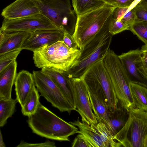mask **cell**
<instances>
[{"instance_id": "5", "label": "cell", "mask_w": 147, "mask_h": 147, "mask_svg": "<svg viewBox=\"0 0 147 147\" xmlns=\"http://www.w3.org/2000/svg\"><path fill=\"white\" fill-rule=\"evenodd\" d=\"M120 106L129 112L136 108L130 82L118 56L110 49L103 59Z\"/></svg>"}, {"instance_id": "21", "label": "cell", "mask_w": 147, "mask_h": 147, "mask_svg": "<svg viewBox=\"0 0 147 147\" xmlns=\"http://www.w3.org/2000/svg\"><path fill=\"white\" fill-rule=\"evenodd\" d=\"M129 116V112L121 106L113 112H110L109 129L114 136L123 128Z\"/></svg>"}, {"instance_id": "8", "label": "cell", "mask_w": 147, "mask_h": 147, "mask_svg": "<svg viewBox=\"0 0 147 147\" xmlns=\"http://www.w3.org/2000/svg\"><path fill=\"white\" fill-rule=\"evenodd\" d=\"M36 87L40 94L54 107L61 112L70 114L74 109L62 91L47 74L41 70L32 72Z\"/></svg>"}, {"instance_id": "33", "label": "cell", "mask_w": 147, "mask_h": 147, "mask_svg": "<svg viewBox=\"0 0 147 147\" xmlns=\"http://www.w3.org/2000/svg\"><path fill=\"white\" fill-rule=\"evenodd\" d=\"M106 3L116 7H129L136 0H103Z\"/></svg>"}, {"instance_id": "10", "label": "cell", "mask_w": 147, "mask_h": 147, "mask_svg": "<svg viewBox=\"0 0 147 147\" xmlns=\"http://www.w3.org/2000/svg\"><path fill=\"white\" fill-rule=\"evenodd\" d=\"M51 29H60L53 22L39 13L15 19H4L0 31L7 32L18 31L31 32L38 30Z\"/></svg>"}, {"instance_id": "38", "label": "cell", "mask_w": 147, "mask_h": 147, "mask_svg": "<svg viewBox=\"0 0 147 147\" xmlns=\"http://www.w3.org/2000/svg\"><path fill=\"white\" fill-rule=\"evenodd\" d=\"M144 67L147 73V60L142 61Z\"/></svg>"}, {"instance_id": "18", "label": "cell", "mask_w": 147, "mask_h": 147, "mask_svg": "<svg viewBox=\"0 0 147 147\" xmlns=\"http://www.w3.org/2000/svg\"><path fill=\"white\" fill-rule=\"evenodd\" d=\"M57 84L74 109L76 108L74 93L70 79L63 72L51 68L41 69Z\"/></svg>"}, {"instance_id": "12", "label": "cell", "mask_w": 147, "mask_h": 147, "mask_svg": "<svg viewBox=\"0 0 147 147\" xmlns=\"http://www.w3.org/2000/svg\"><path fill=\"white\" fill-rule=\"evenodd\" d=\"M118 56L130 82L147 87V73L143 66L140 50H130Z\"/></svg>"}, {"instance_id": "19", "label": "cell", "mask_w": 147, "mask_h": 147, "mask_svg": "<svg viewBox=\"0 0 147 147\" xmlns=\"http://www.w3.org/2000/svg\"><path fill=\"white\" fill-rule=\"evenodd\" d=\"M17 68L15 61L0 72V99L12 98V90L17 74Z\"/></svg>"}, {"instance_id": "20", "label": "cell", "mask_w": 147, "mask_h": 147, "mask_svg": "<svg viewBox=\"0 0 147 147\" xmlns=\"http://www.w3.org/2000/svg\"><path fill=\"white\" fill-rule=\"evenodd\" d=\"M69 123L78 127L79 130L77 133L81 134L92 147H104L99 134L92 125L81 121L79 118L77 120Z\"/></svg>"}, {"instance_id": "28", "label": "cell", "mask_w": 147, "mask_h": 147, "mask_svg": "<svg viewBox=\"0 0 147 147\" xmlns=\"http://www.w3.org/2000/svg\"><path fill=\"white\" fill-rule=\"evenodd\" d=\"M129 30L147 45V22L136 21Z\"/></svg>"}, {"instance_id": "36", "label": "cell", "mask_w": 147, "mask_h": 147, "mask_svg": "<svg viewBox=\"0 0 147 147\" xmlns=\"http://www.w3.org/2000/svg\"><path fill=\"white\" fill-rule=\"evenodd\" d=\"M140 54L142 61L147 60V45H144L142 47Z\"/></svg>"}, {"instance_id": "2", "label": "cell", "mask_w": 147, "mask_h": 147, "mask_svg": "<svg viewBox=\"0 0 147 147\" xmlns=\"http://www.w3.org/2000/svg\"><path fill=\"white\" fill-rule=\"evenodd\" d=\"M111 18V14L95 37L85 47L75 64L65 72L69 78H82L91 65L104 58L109 49L113 36L109 30Z\"/></svg>"}, {"instance_id": "17", "label": "cell", "mask_w": 147, "mask_h": 147, "mask_svg": "<svg viewBox=\"0 0 147 147\" xmlns=\"http://www.w3.org/2000/svg\"><path fill=\"white\" fill-rule=\"evenodd\" d=\"M30 34V32L23 31L10 32L0 31V55L15 50L22 49L23 44Z\"/></svg>"}, {"instance_id": "6", "label": "cell", "mask_w": 147, "mask_h": 147, "mask_svg": "<svg viewBox=\"0 0 147 147\" xmlns=\"http://www.w3.org/2000/svg\"><path fill=\"white\" fill-rule=\"evenodd\" d=\"M40 13L47 17L63 32L72 35L77 16L72 10L70 0H32Z\"/></svg>"}, {"instance_id": "15", "label": "cell", "mask_w": 147, "mask_h": 147, "mask_svg": "<svg viewBox=\"0 0 147 147\" xmlns=\"http://www.w3.org/2000/svg\"><path fill=\"white\" fill-rule=\"evenodd\" d=\"M40 13L32 0H16L5 8L1 15L4 19L13 20Z\"/></svg>"}, {"instance_id": "39", "label": "cell", "mask_w": 147, "mask_h": 147, "mask_svg": "<svg viewBox=\"0 0 147 147\" xmlns=\"http://www.w3.org/2000/svg\"><path fill=\"white\" fill-rule=\"evenodd\" d=\"M144 147H147V135L144 139Z\"/></svg>"}, {"instance_id": "34", "label": "cell", "mask_w": 147, "mask_h": 147, "mask_svg": "<svg viewBox=\"0 0 147 147\" xmlns=\"http://www.w3.org/2000/svg\"><path fill=\"white\" fill-rule=\"evenodd\" d=\"M72 147H92L90 143L80 134H79L74 140Z\"/></svg>"}, {"instance_id": "26", "label": "cell", "mask_w": 147, "mask_h": 147, "mask_svg": "<svg viewBox=\"0 0 147 147\" xmlns=\"http://www.w3.org/2000/svg\"><path fill=\"white\" fill-rule=\"evenodd\" d=\"M40 97L39 92L35 86L25 102L21 107V112L24 116L28 117L36 111L40 104Z\"/></svg>"}, {"instance_id": "4", "label": "cell", "mask_w": 147, "mask_h": 147, "mask_svg": "<svg viewBox=\"0 0 147 147\" xmlns=\"http://www.w3.org/2000/svg\"><path fill=\"white\" fill-rule=\"evenodd\" d=\"M115 7L106 3L100 8L77 16L72 35L82 51L99 32Z\"/></svg>"}, {"instance_id": "3", "label": "cell", "mask_w": 147, "mask_h": 147, "mask_svg": "<svg viewBox=\"0 0 147 147\" xmlns=\"http://www.w3.org/2000/svg\"><path fill=\"white\" fill-rule=\"evenodd\" d=\"M81 53L79 48H69L63 40H60L33 52V59L38 68L66 72L76 63Z\"/></svg>"}, {"instance_id": "27", "label": "cell", "mask_w": 147, "mask_h": 147, "mask_svg": "<svg viewBox=\"0 0 147 147\" xmlns=\"http://www.w3.org/2000/svg\"><path fill=\"white\" fill-rule=\"evenodd\" d=\"M16 99H0V127H2L7 123L8 119L11 117L15 112Z\"/></svg>"}, {"instance_id": "22", "label": "cell", "mask_w": 147, "mask_h": 147, "mask_svg": "<svg viewBox=\"0 0 147 147\" xmlns=\"http://www.w3.org/2000/svg\"><path fill=\"white\" fill-rule=\"evenodd\" d=\"M130 88L136 108L147 111V87L131 83Z\"/></svg>"}, {"instance_id": "14", "label": "cell", "mask_w": 147, "mask_h": 147, "mask_svg": "<svg viewBox=\"0 0 147 147\" xmlns=\"http://www.w3.org/2000/svg\"><path fill=\"white\" fill-rule=\"evenodd\" d=\"M63 32L58 29H43L30 32L22 49L34 52L45 46L62 40Z\"/></svg>"}, {"instance_id": "9", "label": "cell", "mask_w": 147, "mask_h": 147, "mask_svg": "<svg viewBox=\"0 0 147 147\" xmlns=\"http://www.w3.org/2000/svg\"><path fill=\"white\" fill-rule=\"evenodd\" d=\"M82 78L86 84L92 108L98 122L104 123L109 129L110 111L101 85L95 78L86 73Z\"/></svg>"}, {"instance_id": "11", "label": "cell", "mask_w": 147, "mask_h": 147, "mask_svg": "<svg viewBox=\"0 0 147 147\" xmlns=\"http://www.w3.org/2000/svg\"><path fill=\"white\" fill-rule=\"evenodd\" d=\"M74 93L77 111L82 121L90 125H95L98 121L94 115L89 99L87 88L83 78L70 79Z\"/></svg>"}, {"instance_id": "31", "label": "cell", "mask_w": 147, "mask_h": 147, "mask_svg": "<svg viewBox=\"0 0 147 147\" xmlns=\"http://www.w3.org/2000/svg\"><path fill=\"white\" fill-rule=\"evenodd\" d=\"M109 31L113 35L121 32L124 30H128L125 24L121 21L116 20L111 18L109 25Z\"/></svg>"}, {"instance_id": "25", "label": "cell", "mask_w": 147, "mask_h": 147, "mask_svg": "<svg viewBox=\"0 0 147 147\" xmlns=\"http://www.w3.org/2000/svg\"><path fill=\"white\" fill-rule=\"evenodd\" d=\"M99 134L104 147H121V144L114 138L111 132L106 125L101 122L92 125Z\"/></svg>"}, {"instance_id": "16", "label": "cell", "mask_w": 147, "mask_h": 147, "mask_svg": "<svg viewBox=\"0 0 147 147\" xmlns=\"http://www.w3.org/2000/svg\"><path fill=\"white\" fill-rule=\"evenodd\" d=\"M16 99L22 106L35 86L32 74L22 70L17 74L14 82Z\"/></svg>"}, {"instance_id": "35", "label": "cell", "mask_w": 147, "mask_h": 147, "mask_svg": "<svg viewBox=\"0 0 147 147\" xmlns=\"http://www.w3.org/2000/svg\"><path fill=\"white\" fill-rule=\"evenodd\" d=\"M63 41L69 47L72 49L78 48V45L75 40L73 35L69 33L64 31Z\"/></svg>"}, {"instance_id": "29", "label": "cell", "mask_w": 147, "mask_h": 147, "mask_svg": "<svg viewBox=\"0 0 147 147\" xmlns=\"http://www.w3.org/2000/svg\"><path fill=\"white\" fill-rule=\"evenodd\" d=\"M22 50L21 49H16L0 55V72L16 61Z\"/></svg>"}, {"instance_id": "23", "label": "cell", "mask_w": 147, "mask_h": 147, "mask_svg": "<svg viewBox=\"0 0 147 147\" xmlns=\"http://www.w3.org/2000/svg\"><path fill=\"white\" fill-rule=\"evenodd\" d=\"M103 0H72L74 10L77 16H80L104 6Z\"/></svg>"}, {"instance_id": "37", "label": "cell", "mask_w": 147, "mask_h": 147, "mask_svg": "<svg viewBox=\"0 0 147 147\" xmlns=\"http://www.w3.org/2000/svg\"><path fill=\"white\" fill-rule=\"evenodd\" d=\"M0 147H5V145L3 141L2 135L0 131Z\"/></svg>"}, {"instance_id": "30", "label": "cell", "mask_w": 147, "mask_h": 147, "mask_svg": "<svg viewBox=\"0 0 147 147\" xmlns=\"http://www.w3.org/2000/svg\"><path fill=\"white\" fill-rule=\"evenodd\" d=\"M131 9L134 11L136 21L147 22V1L141 0Z\"/></svg>"}, {"instance_id": "13", "label": "cell", "mask_w": 147, "mask_h": 147, "mask_svg": "<svg viewBox=\"0 0 147 147\" xmlns=\"http://www.w3.org/2000/svg\"><path fill=\"white\" fill-rule=\"evenodd\" d=\"M103 59L91 65L85 73L95 78L101 85L105 94L110 111L113 112L118 107L117 97L110 76L104 65Z\"/></svg>"}, {"instance_id": "7", "label": "cell", "mask_w": 147, "mask_h": 147, "mask_svg": "<svg viewBox=\"0 0 147 147\" xmlns=\"http://www.w3.org/2000/svg\"><path fill=\"white\" fill-rule=\"evenodd\" d=\"M147 135V111L135 108L129 112L125 125L113 137L121 147H144Z\"/></svg>"}, {"instance_id": "32", "label": "cell", "mask_w": 147, "mask_h": 147, "mask_svg": "<svg viewBox=\"0 0 147 147\" xmlns=\"http://www.w3.org/2000/svg\"><path fill=\"white\" fill-rule=\"evenodd\" d=\"M56 146L54 142L47 140L42 143H29L21 140L17 147H55Z\"/></svg>"}, {"instance_id": "1", "label": "cell", "mask_w": 147, "mask_h": 147, "mask_svg": "<svg viewBox=\"0 0 147 147\" xmlns=\"http://www.w3.org/2000/svg\"><path fill=\"white\" fill-rule=\"evenodd\" d=\"M27 122L32 132L41 137L59 141H70L69 136L78 128L61 119L40 104L36 111L28 116Z\"/></svg>"}, {"instance_id": "24", "label": "cell", "mask_w": 147, "mask_h": 147, "mask_svg": "<svg viewBox=\"0 0 147 147\" xmlns=\"http://www.w3.org/2000/svg\"><path fill=\"white\" fill-rule=\"evenodd\" d=\"M128 7H116L112 13V17L114 19L121 21L127 27L128 30L136 20L134 11Z\"/></svg>"}]
</instances>
